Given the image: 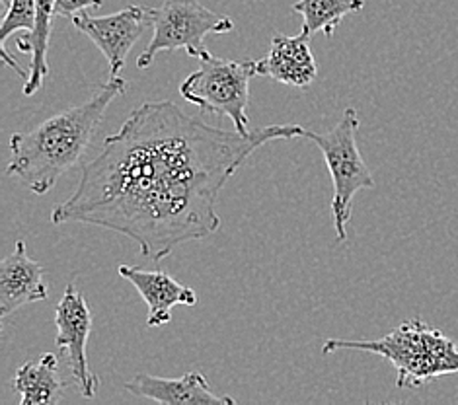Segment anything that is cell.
Masks as SVG:
<instances>
[{
	"label": "cell",
	"mask_w": 458,
	"mask_h": 405,
	"mask_svg": "<svg viewBox=\"0 0 458 405\" xmlns=\"http://www.w3.org/2000/svg\"><path fill=\"white\" fill-rule=\"evenodd\" d=\"M297 137H304V127L269 125L244 135L207 125L172 102H147L104 140L82 168L79 188L53 209L51 223L114 230L160 261L221 228L216 201L252 152Z\"/></svg>",
	"instance_id": "6da1fadb"
},
{
	"label": "cell",
	"mask_w": 458,
	"mask_h": 405,
	"mask_svg": "<svg viewBox=\"0 0 458 405\" xmlns=\"http://www.w3.org/2000/svg\"><path fill=\"white\" fill-rule=\"evenodd\" d=\"M129 82L112 76L90 100L64 109L28 133L10 139V162L6 173L36 195L49 193L63 173L82 160L115 97L125 94Z\"/></svg>",
	"instance_id": "7a4b0ae2"
},
{
	"label": "cell",
	"mask_w": 458,
	"mask_h": 405,
	"mask_svg": "<svg viewBox=\"0 0 458 405\" xmlns=\"http://www.w3.org/2000/svg\"><path fill=\"white\" fill-rule=\"evenodd\" d=\"M363 351L386 359L396 370V386L416 390L439 376L458 375V345L441 330L413 317L375 342L328 339L322 355Z\"/></svg>",
	"instance_id": "3957f363"
},
{
	"label": "cell",
	"mask_w": 458,
	"mask_h": 405,
	"mask_svg": "<svg viewBox=\"0 0 458 405\" xmlns=\"http://www.w3.org/2000/svg\"><path fill=\"white\" fill-rule=\"evenodd\" d=\"M359 115L347 107L340 122L326 133H312L304 129V137L320 148L334 183L332 215L337 242L347 240V224L352 221L353 197L363 190H375L377 181L357 147Z\"/></svg>",
	"instance_id": "277c9868"
},
{
	"label": "cell",
	"mask_w": 458,
	"mask_h": 405,
	"mask_svg": "<svg viewBox=\"0 0 458 405\" xmlns=\"http://www.w3.org/2000/svg\"><path fill=\"white\" fill-rule=\"evenodd\" d=\"M199 69L180 84L185 102L201 112L228 117L238 133H250V80L258 74L256 61H231L207 53Z\"/></svg>",
	"instance_id": "5b68a950"
},
{
	"label": "cell",
	"mask_w": 458,
	"mask_h": 405,
	"mask_svg": "<svg viewBox=\"0 0 458 405\" xmlns=\"http://www.w3.org/2000/svg\"><path fill=\"white\" fill-rule=\"evenodd\" d=\"M234 21L216 14L198 0H165L155 8L152 18V38L145 51L139 55L137 67L148 69L160 51L183 49L193 59H203L209 49L205 38L209 34H228Z\"/></svg>",
	"instance_id": "8992f818"
},
{
	"label": "cell",
	"mask_w": 458,
	"mask_h": 405,
	"mask_svg": "<svg viewBox=\"0 0 458 405\" xmlns=\"http://www.w3.org/2000/svg\"><path fill=\"white\" fill-rule=\"evenodd\" d=\"M152 18L155 8L127 6L110 16H92L84 10L72 16V24L102 51L112 76H119L127 64L131 49L143 38L147 28L152 26Z\"/></svg>",
	"instance_id": "52a82bcc"
},
{
	"label": "cell",
	"mask_w": 458,
	"mask_h": 405,
	"mask_svg": "<svg viewBox=\"0 0 458 405\" xmlns=\"http://www.w3.org/2000/svg\"><path fill=\"white\" fill-rule=\"evenodd\" d=\"M55 343L61 351L69 353V367L74 382L84 398H94L100 390V380L92 372L89 355H86V345L94 327V314L86 304L84 294L76 291L72 283L67 284L55 308Z\"/></svg>",
	"instance_id": "ba28073f"
},
{
	"label": "cell",
	"mask_w": 458,
	"mask_h": 405,
	"mask_svg": "<svg viewBox=\"0 0 458 405\" xmlns=\"http://www.w3.org/2000/svg\"><path fill=\"white\" fill-rule=\"evenodd\" d=\"M310 38L301 30L299 36L276 34L264 59L256 61L258 76H266L294 89H309L318 76V64L310 49Z\"/></svg>",
	"instance_id": "9c48e42d"
},
{
	"label": "cell",
	"mask_w": 458,
	"mask_h": 405,
	"mask_svg": "<svg viewBox=\"0 0 458 405\" xmlns=\"http://www.w3.org/2000/svg\"><path fill=\"white\" fill-rule=\"evenodd\" d=\"M47 297L46 269L28 256L26 244L18 240L13 254L0 264V316L8 317L21 306L46 300Z\"/></svg>",
	"instance_id": "30bf717a"
},
{
	"label": "cell",
	"mask_w": 458,
	"mask_h": 405,
	"mask_svg": "<svg viewBox=\"0 0 458 405\" xmlns=\"http://www.w3.org/2000/svg\"><path fill=\"white\" fill-rule=\"evenodd\" d=\"M125 390L139 398L166 405H236L234 398L213 393L209 382L198 370H191L180 378L135 375L125 384Z\"/></svg>",
	"instance_id": "8fae6325"
},
{
	"label": "cell",
	"mask_w": 458,
	"mask_h": 405,
	"mask_svg": "<svg viewBox=\"0 0 458 405\" xmlns=\"http://www.w3.org/2000/svg\"><path fill=\"white\" fill-rule=\"evenodd\" d=\"M119 275L129 281L148 306V327H162L172 320L174 306H193L198 297L165 271H145L133 266H119Z\"/></svg>",
	"instance_id": "7c38bea8"
},
{
	"label": "cell",
	"mask_w": 458,
	"mask_h": 405,
	"mask_svg": "<svg viewBox=\"0 0 458 405\" xmlns=\"http://www.w3.org/2000/svg\"><path fill=\"white\" fill-rule=\"evenodd\" d=\"M59 360L53 353H43L38 363L20 367L13 380L14 392L20 393V405H53L57 403L67 384L57 375Z\"/></svg>",
	"instance_id": "4fadbf2b"
},
{
	"label": "cell",
	"mask_w": 458,
	"mask_h": 405,
	"mask_svg": "<svg viewBox=\"0 0 458 405\" xmlns=\"http://www.w3.org/2000/svg\"><path fill=\"white\" fill-rule=\"evenodd\" d=\"M55 0H36V26L28 38L18 39V49L31 55L30 72L24 84V94L34 96L49 76L47 51L53 31V20H55Z\"/></svg>",
	"instance_id": "5bb4252c"
},
{
	"label": "cell",
	"mask_w": 458,
	"mask_h": 405,
	"mask_svg": "<svg viewBox=\"0 0 458 405\" xmlns=\"http://www.w3.org/2000/svg\"><path fill=\"white\" fill-rule=\"evenodd\" d=\"M363 6L365 0H297L291 10L302 16V31L309 36L322 31L326 38H332L340 21Z\"/></svg>",
	"instance_id": "9a60e30c"
},
{
	"label": "cell",
	"mask_w": 458,
	"mask_h": 405,
	"mask_svg": "<svg viewBox=\"0 0 458 405\" xmlns=\"http://www.w3.org/2000/svg\"><path fill=\"white\" fill-rule=\"evenodd\" d=\"M34 26H36V0H13V3H10V8L4 13L3 28H0V49H3L4 63L8 67H13L21 79H28V74L21 71L16 64V61L8 55L6 39L20 30H26L30 34V31H34Z\"/></svg>",
	"instance_id": "2e32d148"
},
{
	"label": "cell",
	"mask_w": 458,
	"mask_h": 405,
	"mask_svg": "<svg viewBox=\"0 0 458 405\" xmlns=\"http://www.w3.org/2000/svg\"><path fill=\"white\" fill-rule=\"evenodd\" d=\"M104 0H55V13L57 16H74L84 10L90 8H102Z\"/></svg>",
	"instance_id": "e0dca14e"
}]
</instances>
